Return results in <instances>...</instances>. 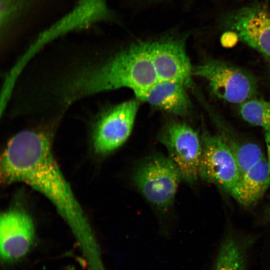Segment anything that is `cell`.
I'll use <instances>...</instances> for the list:
<instances>
[{
	"label": "cell",
	"instance_id": "1",
	"mask_svg": "<svg viewBox=\"0 0 270 270\" xmlns=\"http://www.w3.org/2000/svg\"><path fill=\"white\" fill-rule=\"evenodd\" d=\"M52 135L25 130L8 142L0 158L2 184L24 182L46 196L70 228L83 252L98 244L90 224L52 152Z\"/></svg>",
	"mask_w": 270,
	"mask_h": 270
},
{
	"label": "cell",
	"instance_id": "2",
	"mask_svg": "<svg viewBox=\"0 0 270 270\" xmlns=\"http://www.w3.org/2000/svg\"><path fill=\"white\" fill-rule=\"evenodd\" d=\"M149 51V41H140L104 60L88 57L69 62L56 72L53 94L65 108L83 98L120 88L133 90L142 100L158 80Z\"/></svg>",
	"mask_w": 270,
	"mask_h": 270
},
{
	"label": "cell",
	"instance_id": "3",
	"mask_svg": "<svg viewBox=\"0 0 270 270\" xmlns=\"http://www.w3.org/2000/svg\"><path fill=\"white\" fill-rule=\"evenodd\" d=\"M116 21L106 0H77L71 10L38 35L16 62L14 68L22 71L40 50L62 37L100 22Z\"/></svg>",
	"mask_w": 270,
	"mask_h": 270
},
{
	"label": "cell",
	"instance_id": "4",
	"mask_svg": "<svg viewBox=\"0 0 270 270\" xmlns=\"http://www.w3.org/2000/svg\"><path fill=\"white\" fill-rule=\"evenodd\" d=\"M199 177L240 200L242 176L235 158L222 135L204 132Z\"/></svg>",
	"mask_w": 270,
	"mask_h": 270
},
{
	"label": "cell",
	"instance_id": "5",
	"mask_svg": "<svg viewBox=\"0 0 270 270\" xmlns=\"http://www.w3.org/2000/svg\"><path fill=\"white\" fill-rule=\"evenodd\" d=\"M132 182L144 197L162 210L173 204L182 177L168 157L156 154L148 157L137 167Z\"/></svg>",
	"mask_w": 270,
	"mask_h": 270
},
{
	"label": "cell",
	"instance_id": "6",
	"mask_svg": "<svg viewBox=\"0 0 270 270\" xmlns=\"http://www.w3.org/2000/svg\"><path fill=\"white\" fill-rule=\"evenodd\" d=\"M192 75L206 79L212 94L230 103L242 104L256 92V82L250 74L220 60H208L194 67Z\"/></svg>",
	"mask_w": 270,
	"mask_h": 270
},
{
	"label": "cell",
	"instance_id": "7",
	"mask_svg": "<svg viewBox=\"0 0 270 270\" xmlns=\"http://www.w3.org/2000/svg\"><path fill=\"white\" fill-rule=\"evenodd\" d=\"M159 137L168 158L179 170L182 180L194 184L199 177L202 154L198 132L186 124L174 122L166 125Z\"/></svg>",
	"mask_w": 270,
	"mask_h": 270
},
{
	"label": "cell",
	"instance_id": "8",
	"mask_svg": "<svg viewBox=\"0 0 270 270\" xmlns=\"http://www.w3.org/2000/svg\"><path fill=\"white\" fill-rule=\"evenodd\" d=\"M138 108L130 100L120 104L102 115L94 124L92 138L94 152L108 154L121 146L130 136Z\"/></svg>",
	"mask_w": 270,
	"mask_h": 270
},
{
	"label": "cell",
	"instance_id": "9",
	"mask_svg": "<svg viewBox=\"0 0 270 270\" xmlns=\"http://www.w3.org/2000/svg\"><path fill=\"white\" fill-rule=\"evenodd\" d=\"M224 28L242 42L270 57V14L259 6L240 8L225 15Z\"/></svg>",
	"mask_w": 270,
	"mask_h": 270
},
{
	"label": "cell",
	"instance_id": "10",
	"mask_svg": "<svg viewBox=\"0 0 270 270\" xmlns=\"http://www.w3.org/2000/svg\"><path fill=\"white\" fill-rule=\"evenodd\" d=\"M33 220L23 208L16 206L2 213L0 218V249L2 260L16 262L27 254L34 244Z\"/></svg>",
	"mask_w": 270,
	"mask_h": 270
},
{
	"label": "cell",
	"instance_id": "11",
	"mask_svg": "<svg viewBox=\"0 0 270 270\" xmlns=\"http://www.w3.org/2000/svg\"><path fill=\"white\" fill-rule=\"evenodd\" d=\"M149 51L158 80L176 81L192 86V68L182 39L149 41Z\"/></svg>",
	"mask_w": 270,
	"mask_h": 270
},
{
	"label": "cell",
	"instance_id": "12",
	"mask_svg": "<svg viewBox=\"0 0 270 270\" xmlns=\"http://www.w3.org/2000/svg\"><path fill=\"white\" fill-rule=\"evenodd\" d=\"M186 86L178 82L158 80L148 88L142 100L168 112L184 116L190 106Z\"/></svg>",
	"mask_w": 270,
	"mask_h": 270
},
{
	"label": "cell",
	"instance_id": "13",
	"mask_svg": "<svg viewBox=\"0 0 270 270\" xmlns=\"http://www.w3.org/2000/svg\"><path fill=\"white\" fill-rule=\"evenodd\" d=\"M270 186V171L264 157L242 176L239 203L244 206L256 204Z\"/></svg>",
	"mask_w": 270,
	"mask_h": 270
},
{
	"label": "cell",
	"instance_id": "14",
	"mask_svg": "<svg viewBox=\"0 0 270 270\" xmlns=\"http://www.w3.org/2000/svg\"><path fill=\"white\" fill-rule=\"evenodd\" d=\"M251 240L228 235L222 242L212 270H247Z\"/></svg>",
	"mask_w": 270,
	"mask_h": 270
},
{
	"label": "cell",
	"instance_id": "15",
	"mask_svg": "<svg viewBox=\"0 0 270 270\" xmlns=\"http://www.w3.org/2000/svg\"><path fill=\"white\" fill-rule=\"evenodd\" d=\"M38 0H0V32L4 39L32 10Z\"/></svg>",
	"mask_w": 270,
	"mask_h": 270
},
{
	"label": "cell",
	"instance_id": "16",
	"mask_svg": "<svg viewBox=\"0 0 270 270\" xmlns=\"http://www.w3.org/2000/svg\"><path fill=\"white\" fill-rule=\"evenodd\" d=\"M222 136L235 158L242 177L252 166L264 157L257 144L240 142L226 135Z\"/></svg>",
	"mask_w": 270,
	"mask_h": 270
},
{
	"label": "cell",
	"instance_id": "17",
	"mask_svg": "<svg viewBox=\"0 0 270 270\" xmlns=\"http://www.w3.org/2000/svg\"><path fill=\"white\" fill-rule=\"evenodd\" d=\"M240 112L246 122L270 131V100L250 98L240 104Z\"/></svg>",
	"mask_w": 270,
	"mask_h": 270
},
{
	"label": "cell",
	"instance_id": "18",
	"mask_svg": "<svg viewBox=\"0 0 270 270\" xmlns=\"http://www.w3.org/2000/svg\"><path fill=\"white\" fill-rule=\"evenodd\" d=\"M264 138L268 153L267 161L270 171V131L266 132Z\"/></svg>",
	"mask_w": 270,
	"mask_h": 270
},
{
	"label": "cell",
	"instance_id": "19",
	"mask_svg": "<svg viewBox=\"0 0 270 270\" xmlns=\"http://www.w3.org/2000/svg\"><path fill=\"white\" fill-rule=\"evenodd\" d=\"M266 216L267 219L270 220V206L268 208L267 211L266 212Z\"/></svg>",
	"mask_w": 270,
	"mask_h": 270
}]
</instances>
